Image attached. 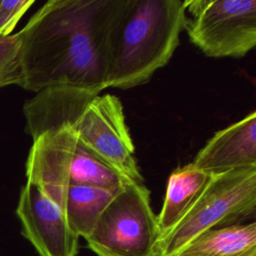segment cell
I'll use <instances>...</instances> for the list:
<instances>
[{
	"label": "cell",
	"mask_w": 256,
	"mask_h": 256,
	"mask_svg": "<svg viewBox=\"0 0 256 256\" xmlns=\"http://www.w3.org/2000/svg\"><path fill=\"white\" fill-rule=\"evenodd\" d=\"M211 177V174L195 167L192 163L178 167L170 174L164 203L159 215H157L158 242L168 235L186 215Z\"/></svg>",
	"instance_id": "obj_11"
},
{
	"label": "cell",
	"mask_w": 256,
	"mask_h": 256,
	"mask_svg": "<svg viewBox=\"0 0 256 256\" xmlns=\"http://www.w3.org/2000/svg\"><path fill=\"white\" fill-rule=\"evenodd\" d=\"M116 3L50 0L39 8L20 30L21 88H108L106 38Z\"/></svg>",
	"instance_id": "obj_1"
},
{
	"label": "cell",
	"mask_w": 256,
	"mask_h": 256,
	"mask_svg": "<svg viewBox=\"0 0 256 256\" xmlns=\"http://www.w3.org/2000/svg\"><path fill=\"white\" fill-rule=\"evenodd\" d=\"M185 30L206 56H245L256 45L255 0H186Z\"/></svg>",
	"instance_id": "obj_7"
},
{
	"label": "cell",
	"mask_w": 256,
	"mask_h": 256,
	"mask_svg": "<svg viewBox=\"0 0 256 256\" xmlns=\"http://www.w3.org/2000/svg\"><path fill=\"white\" fill-rule=\"evenodd\" d=\"M42 191L60 208L72 231L86 239L100 214L118 190L70 185Z\"/></svg>",
	"instance_id": "obj_10"
},
{
	"label": "cell",
	"mask_w": 256,
	"mask_h": 256,
	"mask_svg": "<svg viewBox=\"0 0 256 256\" xmlns=\"http://www.w3.org/2000/svg\"><path fill=\"white\" fill-rule=\"evenodd\" d=\"M255 210L256 167L212 175L186 215L156 244L154 256H175L206 231L240 224Z\"/></svg>",
	"instance_id": "obj_4"
},
{
	"label": "cell",
	"mask_w": 256,
	"mask_h": 256,
	"mask_svg": "<svg viewBox=\"0 0 256 256\" xmlns=\"http://www.w3.org/2000/svg\"><path fill=\"white\" fill-rule=\"evenodd\" d=\"M192 164L211 175L256 167V111L217 131Z\"/></svg>",
	"instance_id": "obj_9"
},
{
	"label": "cell",
	"mask_w": 256,
	"mask_h": 256,
	"mask_svg": "<svg viewBox=\"0 0 256 256\" xmlns=\"http://www.w3.org/2000/svg\"><path fill=\"white\" fill-rule=\"evenodd\" d=\"M23 113L26 132L32 139L48 130H66L122 176L144 183L123 105L115 95L51 87L27 100Z\"/></svg>",
	"instance_id": "obj_2"
},
{
	"label": "cell",
	"mask_w": 256,
	"mask_h": 256,
	"mask_svg": "<svg viewBox=\"0 0 256 256\" xmlns=\"http://www.w3.org/2000/svg\"><path fill=\"white\" fill-rule=\"evenodd\" d=\"M186 20V0H117L106 38L108 86L147 83L172 57Z\"/></svg>",
	"instance_id": "obj_3"
},
{
	"label": "cell",
	"mask_w": 256,
	"mask_h": 256,
	"mask_svg": "<svg viewBox=\"0 0 256 256\" xmlns=\"http://www.w3.org/2000/svg\"><path fill=\"white\" fill-rule=\"evenodd\" d=\"M158 239L150 191L130 181L115 193L85 240L97 256H154Z\"/></svg>",
	"instance_id": "obj_6"
},
{
	"label": "cell",
	"mask_w": 256,
	"mask_h": 256,
	"mask_svg": "<svg viewBox=\"0 0 256 256\" xmlns=\"http://www.w3.org/2000/svg\"><path fill=\"white\" fill-rule=\"evenodd\" d=\"M175 256H178V255H175Z\"/></svg>",
	"instance_id": "obj_15"
},
{
	"label": "cell",
	"mask_w": 256,
	"mask_h": 256,
	"mask_svg": "<svg viewBox=\"0 0 256 256\" xmlns=\"http://www.w3.org/2000/svg\"><path fill=\"white\" fill-rule=\"evenodd\" d=\"M34 4V0H0V36L12 34L15 26Z\"/></svg>",
	"instance_id": "obj_14"
},
{
	"label": "cell",
	"mask_w": 256,
	"mask_h": 256,
	"mask_svg": "<svg viewBox=\"0 0 256 256\" xmlns=\"http://www.w3.org/2000/svg\"><path fill=\"white\" fill-rule=\"evenodd\" d=\"M23 82L20 31L0 36V88Z\"/></svg>",
	"instance_id": "obj_13"
},
{
	"label": "cell",
	"mask_w": 256,
	"mask_h": 256,
	"mask_svg": "<svg viewBox=\"0 0 256 256\" xmlns=\"http://www.w3.org/2000/svg\"><path fill=\"white\" fill-rule=\"evenodd\" d=\"M178 256H256V223L235 224L206 231Z\"/></svg>",
	"instance_id": "obj_12"
},
{
	"label": "cell",
	"mask_w": 256,
	"mask_h": 256,
	"mask_svg": "<svg viewBox=\"0 0 256 256\" xmlns=\"http://www.w3.org/2000/svg\"><path fill=\"white\" fill-rule=\"evenodd\" d=\"M16 215L21 234L39 256H76L79 236L69 227L60 208L34 183L21 188Z\"/></svg>",
	"instance_id": "obj_8"
},
{
	"label": "cell",
	"mask_w": 256,
	"mask_h": 256,
	"mask_svg": "<svg viewBox=\"0 0 256 256\" xmlns=\"http://www.w3.org/2000/svg\"><path fill=\"white\" fill-rule=\"evenodd\" d=\"M32 140L26 178L41 190L72 185L116 191L130 182L66 130H48Z\"/></svg>",
	"instance_id": "obj_5"
}]
</instances>
